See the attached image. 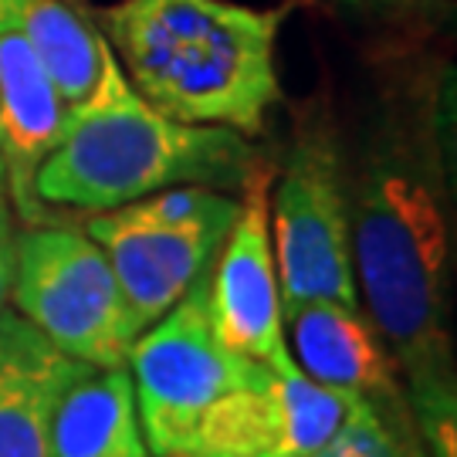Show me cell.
Wrapping results in <instances>:
<instances>
[{
	"label": "cell",
	"instance_id": "cell-12",
	"mask_svg": "<svg viewBox=\"0 0 457 457\" xmlns=\"http://www.w3.org/2000/svg\"><path fill=\"white\" fill-rule=\"evenodd\" d=\"M288 353L312 383L370 400H407L400 370L362 309L312 302L285 319Z\"/></svg>",
	"mask_w": 457,
	"mask_h": 457
},
{
	"label": "cell",
	"instance_id": "cell-8",
	"mask_svg": "<svg viewBox=\"0 0 457 457\" xmlns=\"http://www.w3.org/2000/svg\"><path fill=\"white\" fill-rule=\"evenodd\" d=\"M268 180L271 170L264 166L241 194V213L207 271V305L217 336L230 349L268 366L271 373H292L298 366L285 339V312L268 224Z\"/></svg>",
	"mask_w": 457,
	"mask_h": 457
},
{
	"label": "cell",
	"instance_id": "cell-19",
	"mask_svg": "<svg viewBox=\"0 0 457 457\" xmlns=\"http://www.w3.org/2000/svg\"><path fill=\"white\" fill-rule=\"evenodd\" d=\"M160 457H211V454H196V451H170V454H160Z\"/></svg>",
	"mask_w": 457,
	"mask_h": 457
},
{
	"label": "cell",
	"instance_id": "cell-10",
	"mask_svg": "<svg viewBox=\"0 0 457 457\" xmlns=\"http://www.w3.org/2000/svg\"><path fill=\"white\" fill-rule=\"evenodd\" d=\"M68 105L54 92L31 41L0 4V136L7 166V200L24 224H45L34 196V173L65 126Z\"/></svg>",
	"mask_w": 457,
	"mask_h": 457
},
{
	"label": "cell",
	"instance_id": "cell-11",
	"mask_svg": "<svg viewBox=\"0 0 457 457\" xmlns=\"http://www.w3.org/2000/svg\"><path fill=\"white\" fill-rule=\"evenodd\" d=\"M85 366L24 315L0 309V457H48L51 417Z\"/></svg>",
	"mask_w": 457,
	"mask_h": 457
},
{
	"label": "cell",
	"instance_id": "cell-9",
	"mask_svg": "<svg viewBox=\"0 0 457 457\" xmlns=\"http://www.w3.org/2000/svg\"><path fill=\"white\" fill-rule=\"evenodd\" d=\"M356 393L312 383L302 370L275 373L258 390L217 400L187 441V451L211 457H312L343 424Z\"/></svg>",
	"mask_w": 457,
	"mask_h": 457
},
{
	"label": "cell",
	"instance_id": "cell-13",
	"mask_svg": "<svg viewBox=\"0 0 457 457\" xmlns=\"http://www.w3.org/2000/svg\"><path fill=\"white\" fill-rule=\"evenodd\" d=\"M48 457H149L126 366H85L58 400Z\"/></svg>",
	"mask_w": 457,
	"mask_h": 457
},
{
	"label": "cell",
	"instance_id": "cell-6",
	"mask_svg": "<svg viewBox=\"0 0 457 457\" xmlns=\"http://www.w3.org/2000/svg\"><path fill=\"white\" fill-rule=\"evenodd\" d=\"M11 302L45 339L88 366H126L139 339L109 258L82 228L45 220L17 230Z\"/></svg>",
	"mask_w": 457,
	"mask_h": 457
},
{
	"label": "cell",
	"instance_id": "cell-17",
	"mask_svg": "<svg viewBox=\"0 0 457 457\" xmlns=\"http://www.w3.org/2000/svg\"><path fill=\"white\" fill-rule=\"evenodd\" d=\"M17 213L11 200H0V309L11 302V285H14V251H17Z\"/></svg>",
	"mask_w": 457,
	"mask_h": 457
},
{
	"label": "cell",
	"instance_id": "cell-3",
	"mask_svg": "<svg viewBox=\"0 0 457 457\" xmlns=\"http://www.w3.org/2000/svg\"><path fill=\"white\" fill-rule=\"evenodd\" d=\"M262 153L228 126H190L156 112L105 54L92 96L71 105L54 146L34 173L41 207L115 211L173 187L241 196L264 170Z\"/></svg>",
	"mask_w": 457,
	"mask_h": 457
},
{
	"label": "cell",
	"instance_id": "cell-15",
	"mask_svg": "<svg viewBox=\"0 0 457 457\" xmlns=\"http://www.w3.org/2000/svg\"><path fill=\"white\" fill-rule=\"evenodd\" d=\"M312 457H427L407 400L353 396L343 424Z\"/></svg>",
	"mask_w": 457,
	"mask_h": 457
},
{
	"label": "cell",
	"instance_id": "cell-5",
	"mask_svg": "<svg viewBox=\"0 0 457 457\" xmlns=\"http://www.w3.org/2000/svg\"><path fill=\"white\" fill-rule=\"evenodd\" d=\"M268 207H275V220L268 224L285 319L312 302L362 309L349 245L345 149L336 122L322 115L295 122L275 204Z\"/></svg>",
	"mask_w": 457,
	"mask_h": 457
},
{
	"label": "cell",
	"instance_id": "cell-1",
	"mask_svg": "<svg viewBox=\"0 0 457 457\" xmlns=\"http://www.w3.org/2000/svg\"><path fill=\"white\" fill-rule=\"evenodd\" d=\"M451 102V71H437L343 143L356 295L430 457H457Z\"/></svg>",
	"mask_w": 457,
	"mask_h": 457
},
{
	"label": "cell",
	"instance_id": "cell-18",
	"mask_svg": "<svg viewBox=\"0 0 457 457\" xmlns=\"http://www.w3.org/2000/svg\"><path fill=\"white\" fill-rule=\"evenodd\" d=\"M7 196V166H4V136H0V200Z\"/></svg>",
	"mask_w": 457,
	"mask_h": 457
},
{
	"label": "cell",
	"instance_id": "cell-16",
	"mask_svg": "<svg viewBox=\"0 0 457 457\" xmlns=\"http://www.w3.org/2000/svg\"><path fill=\"white\" fill-rule=\"evenodd\" d=\"M332 17L386 51L420 45L451 17V0H319Z\"/></svg>",
	"mask_w": 457,
	"mask_h": 457
},
{
	"label": "cell",
	"instance_id": "cell-14",
	"mask_svg": "<svg viewBox=\"0 0 457 457\" xmlns=\"http://www.w3.org/2000/svg\"><path fill=\"white\" fill-rule=\"evenodd\" d=\"M24 37L31 41L37 62L48 71L54 92L68 109L92 96L102 79L109 41L96 21L71 0H0Z\"/></svg>",
	"mask_w": 457,
	"mask_h": 457
},
{
	"label": "cell",
	"instance_id": "cell-4",
	"mask_svg": "<svg viewBox=\"0 0 457 457\" xmlns=\"http://www.w3.org/2000/svg\"><path fill=\"white\" fill-rule=\"evenodd\" d=\"M237 213L241 196L173 187L85 217L82 230L109 258L139 336L211 271Z\"/></svg>",
	"mask_w": 457,
	"mask_h": 457
},
{
	"label": "cell",
	"instance_id": "cell-2",
	"mask_svg": "<svg viewBox=\"0 0 457 457\" xmlns=\"http://www.w3.org/2000/svg\"><path fill=\"white\" fill-rule=\"evenodd\" d=\"M281 7L234 0H119L102 11L98 31L156 112L251 139L281 102Z\"/></svg>",
	"mask_w": 457,
	"mask_h": 457
},
{
	"label": "cell",
	"instance_id": "cell-7",
	"mask_svg": "<svg viewBox=\"0 0 457 457\" xmlns=\"http://www.w3.org/2000/svg\"><path fill=\"white\" fill-rule=\"evenodd\" d=\"M126 370L143 437L156 457L187 451L196 420L217 400L237 390H258L275 376L217 336L207 305V275L136 339Z\"/></svg>",
	"mask_w": 457,
	"mask_h": 457
}]
</instances>
